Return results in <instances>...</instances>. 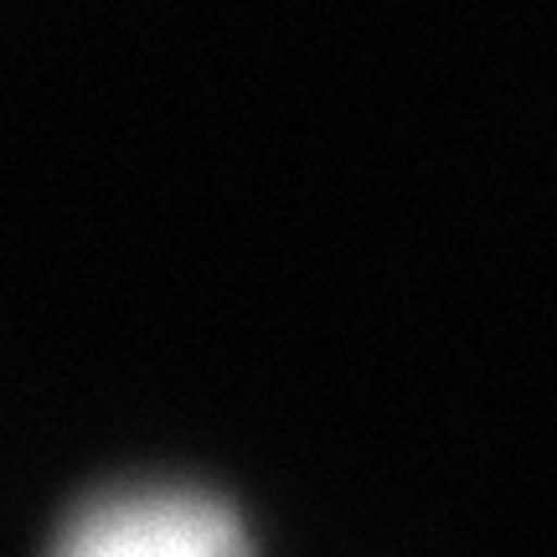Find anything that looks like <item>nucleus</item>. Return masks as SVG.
<instances>
[{"label":"nucleus","mask_w":557,"mask_h":557,"mask_svg":"<svg viewBox=\"0 0 557 557\" xmlns=\"http://www.w3.org/2000/svg\"><path fill=\"white\" fill-rule=\"evenodd\" d=\"M52 557H248V537L222 500L129 491L88 506Z\"/></svg>","instance_id":"nucleus-1"}]
</instances>
